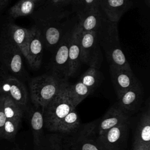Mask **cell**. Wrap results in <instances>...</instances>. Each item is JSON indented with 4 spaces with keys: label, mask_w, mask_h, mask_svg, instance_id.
Returning <instances> with one entry per match:
<instances>
[{
    "label": "cell",
    "mask_w": 150,
    "mask_h": 150,
    "mask_svg": "<svg viewBox=\"0 0 150 150\" xmlns=\"http://www.w3.org/2000/svg\"><path fill=\"white\" fill-rule=\"evenodd\" d=\"M21 50L5 36L0 40V62L11 73L21 75L23 71Z\"/></svg>",
    "instance_id": "cell-7"
},
{
    "label": "cell",
    "mask_w": 150,
    "mask_h": 150,
    "mask_svg": "<svg viewBox=\"0 0 150 150\" xmlns=\"http://www.w3.org/2000/svg\"><path fill=\"white\" fill-rule=\"evenodd\" d=\"M129 122L115 126L101 135L97 141L102 150H122L125 146L128 134Z\"/></svg>",
    "instance_id": "cell-8"
},
{
    "label": "cell",
    "mask_w": 150,
    "mask_h": 150,
    "mask_svg": "<svg viewBox=\"0 0 150 150\" xmlns=\"http://www.w3.org/2000/svg\"><path fill=\"white\" fill-rule=\"evenodd\" d=\"M134 135L132 150H150V111L149 99Z\"/></svg>",
    "instance_id": "cell-13"
},
{
    "label": "cell",
    "mask_w": 150,
    "mask_h": 150,
    "mask_svg": "<svg viewBox=\"0 0 150 150\" xmlns=\"http://www.w3.org/2000/svg\"><path fill=\"white\" fill-rule=\"evenodd\" d=\"M99 0H73L71 3L72 12L77 15L99 5Z\"/></svg>",
    "instance_id": "cell-27"
},
{
    "label": "cell",
    "mask_w": 150,
    "mask_h": 150,
    "mask_svg": "<svg viewBox=\"0 0 150 150\" xmlns=\"http://www.w3.org/2000/svg\"><path fill=\"white\" fill-rule=\"evenodd\" d=\"M80 125V117L77 113L76 109H73L59 122L53 132H67L77 128Z\"/></svg>",
    "instance_id": "cell-25"
},
{
    "label": "cell",
    "mask_w": 150,
    "mask_h": 150,
    "mask_svg": "<svg viewBox=\"0 0 150 150\" xmlns=\"http://www.w3.org/2000/svg\"><path fill=\"white\" fill-rule=\"evenodd\" d=\"M38 1H39V2H40V1H43V0H38Z\"/></svg>",
    "instance_id": "cell-33"
},
{
    "label": "cell",
    "mask_w": 150,
    "mask_h": 150,
    "mask_svg": "<svg viewBox=\"0 0 150 150\" xmlns=\"http://www.w3.org/2000/svg\"><path fill=\"white\" fill-rule=\"evenodd\" d=\"M68 81H65L56 96L42 110L44 127L50 132H54L59 122L71 111L73 107L69 95Z\"/></svg>",
    "instance_id": "cell-4"
},
{
    "label": "cell",
    "mask_w": 150,
    "mask_h": 150,
    "mask_svg": "<svg viewBox=\"0 0 150 150\" xmlns=\"http://www.w3.org/2000/svg\"><path fill=\"white\" fill-rule=\"evenodd\" d=\"M66 81L52 73L43 74L32 79L30 82V97L35 107L43 110Z\"/></svg>",
    "instance_id": "cell-3"
},
{
    "label": "cell",
    "mask_w": 150,
    "mask_h": 150,
    "mask_svg": "<svg viewBox=\"0 0 150 150\" xmlns=\"http://www.w3.org/2000/svg\"><path fill=\"white\" fill-rule=\"evenodd\" d=\"M143 95V88L139 83L118 96L117 103L122 110L131 114L141 106Z\"/></svg>",
    "instance_id": "cell-18"
},
{
    "label": "cell",
    "mask_w": 150,
    "mask_h": 150,
    "mask_svg": "<svg viewBox=\"0 0 150 150\" xmlns=\"http://www.w3.org/2000/svg\"><path fill=\"white\" fill-rule=\"evenodd\" d=\"M76 30L79 35L81 63L87 64L89 67L100 68L103 60V54L97 33L94 32H81L77 29Z\"/></svg>",
    "instance_id": "cell-5"
},
{
    "label": "cell",
    "mask_w": 150,
    "mask_h": 150,
    "mask_svg": "<svg viewBox=\"0 0 150 150\" xmlns=\"http://www.w3.org/2000/svg\"><path fill=\"white\" fill-rule=\"evenodd\" d=\"M80 47L78 32L74 26L69 47V72L68 79L74 76L81 66Z\"/></svg>",
    "instance_id": "cell-21"
},
{
    "label": "cell",
    "mask_w": 150,
    "mask_h": 150,
    "mask_svg": "<svg viewBox=\"0 0 150 150\" xmlns=\"http://www.w3.org/2000/svg\"><path fill=\"white\" fill-rule=\"evenodd\" d=\"M130 116V114L122 110L117 103H115L108 110L101 118L98 119L96 128L97 137L102 135L115 126L129 122Z\"/></svg>",
    "instance_id": "cell-12"
},
{
    "label": "cell",
    "mask_w": 150,
    "mask_h": 150,
    "mask_svg": "<svg viewBox=\"0 0 150 150\" xmlns=\"http://www.w3.org/2000/svg\"><path fill=\"white\" fill-rule=\"evenodd\" d=\"M110 73L117 97L139 83L131 69L110 65Z\"/></svg>",
    "instance_id": "cell-15"
},
{
    "label": "cell",
    "mask_w": 150,
    "mask_h": 150,
    "mask_svg": "<svg viewBox=\"0 0 150 150\" xmlns=\"http://www.w3.org/2000/svg\"><path fill=\"white\" fill-rule=\"evenodd\" d=\"M29 37L26 59L32 69H38L41 65L44 44L41 32L36 26L29 29Z\"/></svg>",
    "instance_id": "cell-16"
},
{
    "label": "cell",
    "mask_w": 150,
    "mask_h": 150,
    "mask_svg": "<svg viewBox=\"0 0 150 150\" xmlns=\"http://www.w3.org/2000/svg\"><path fill=\"white\" fill-rule=\"evenodd\" d=\"M0 103L2 110L7 119L21 121L23 109L9 96L2 94L0 96Z\"/></svg>",
    "instance_id": "cell-22"
},
{
    "label": "cell",
    "mask_w": 150,
    "mask_h": 150,
    "mask_svg": "<svg viewBox=\"0 0 150 150\" xmlns=\"http://www.w3.org/2000/svg\"><path fill=\"white\" fill-rule=\"evenodd\" d=\"M98 2L107 19L117 23L133 4L132 0H99Z\"/></svg>",
    "instance_id": "cell-19"
},
{
    "label": "cell",
    "mask_w": 150,
    "mask_h": 150,
    "mask_svg": "<svg viewBox=\"0 0 150 150\" xmlns=\"http://www.w3.org/2000/svg\"><path fill=\"white\" fill-rule=\"evenodd\" d=\"M20 122L21 121L7 119L3 127L2 135L8 138L13 137L18 129Z\"/></svg>",
    "instance_id": "cell-28"
},
{
    "label": "cell",
    "mask_w": 150,
    "mask_h": 150,
    "mask_svg": "<svg viewBox=\"0 0 150 150\" xmlns=\"http://www.w3.org/2000/svg\"><path fill=\"white\" fill-rule=\"evenodd\" d=\"M76 29L81 32L98 33L108 21L100 5L92 8L77 15Z\"/></svg>",
    "instance_id": "cell-9"
},
{
    "label": "cell",
    "mask_w": 150,
    "mask_h": 150,
    "mask_svg": "<svg viewBox=\"0 0 150 150\" xmlns=\"http://www.w3.org/2000/svg\"><path fill=\"white\" fill-rule=\"evenodd\" d=\"M73 0H43L35 15L37 21L69 16L66 8H71ZM41 2V1H40ZM72 11V9H71Z\"/></svg>",
    "instance_id": "cell-14"
},
{
    "label": "cell",
    "mask_w": 150,
    "mask_h": 150,
    "mask_svg": "<svg viewBox=\"0 0 150 150\" xmlns=\"http://www.w3.org/2000/svg\"><path fill=\"white\" fill-rule=\"evenodd\" d=\"M67 16L38 21L40 26H36L41 32L43 44L47 47H57L65 35L74 28L68 27L67 20H64Z\"/></svg>",
    "instance_id": "cell-6"
},
{
    "label": "cell",
    "mask_w": 150,
    "mask_h": 150,
    "mask_svg": "<svg viewBox=\"0 0 150 150\" xmlns=\"http://www.w3.org/2000/svg\"><path fill=\"white\" fill-rule=\"evenodd\" d=\"M7 120L1 107V104L0 103V134H2V129L6 120Z\"/></svg>",
    "instance_id": "cell-29"
},
{
    "label": "cell",
    "mask_w": 150,
    "mask_h": 150,
    "mask_svg": "<svg viewBox=\"0 0 150 150\" xmlns=\"http://www.w3.org/2000/svg\"><path fill=\"white\" fill-rule=\"evenodd\" d=\"M98 120L80 124L67 132H51L46 138L47 150H102L97 141Z\"/></svg>",
    "instance_id": "cell-1"
},
{
    "label": "cell",
    "mask_w": 150,
    "mask_h": 150,
    "mask_svg": "<svg viewBox=\"0 0 150 150\" xmlns=\"http://www.w3.org/2000/svg\"><path fill=\"white\" fill-rule=\"evenodd\" d=\"M2 77H3V76H2H2H1V75H0V84H1V80H2Z\"/></svg>",
    "instance_id": "cell-32"
},
{
    "label": "cell",
    "mask_w": 150,
    "mask_h": 150,
    "mask_svg": "<svg viewBox=\"0 0 150 150\" xmlns=\"http://www.w3.org/2000/svg\"><path fill=\"white\" fill-rule=\"evenodd\" d=\"M143 1L145 3L146 6L149 8L150 6V0H143Z\"/></svg>",
    "instance_id": "cell-31"
},
{
    "label": "cell",
    "mask_w": 150,
    "mask_h": 150,
    "mask_svg": "<svg viewBox=\"0 0 150 150\" xmlns=\"http://www.w3.org/2000/svg\"><path fill=\"white\" fill-rule=\"evenodd\" d=\"M5 36L18 47L23 56L26 59L29 37V29L13 23H9L6 27Z\"/></svg>",
    "instance_id": "cell-20"
},
{
    "label": "cell",
    "mask_w": 150,
    "mask_h": 150,
    "mask_svg": "<svg viewBox=\"0 0 150 150\" xmlns=\"http://www.w3.org/2000/svg\"><path fill=\"white\" fill-rule=\"evenodd\" d=\"M9 0H0V7H2L6 4Z\"/></svg>",
    "instance_id": "cell-30"
},
{
    "label": "cell",
    "mask_w": 150,
    "mask_h": 150,
    "mask_svg": "<svg viewBox=\"0 0 150 150\" xmlns=\"http://www.w3.org/2000/svg\"><path fill=\"white\" fill-rule=\"evenodd\" d=\"M67 90L72 104L75 108L84 98L93 92L91 89L79 80L73 84L69 83Z\"/></svg>",
    "instance_id": "cell-23"
},
{
    "label": "cell",
    "mask_w": 150,
    "mask_h": 150,
    "mask_svg": "<svg viewBox=\"0 0 150 150\" xmlns=\"http://www.w3.org/2000/svg\"><path fill=\"white\" fill-rule=\"evenodd\" d=\"M97 33L109 65L131 69L120 46L117 23L108 21Z\"/></svg>",
    "instance_id": "cell-2"
},
{
    "label": "cell",
    "mask_w": 150,
    "mask_h": 150,
    "mask_svg": "<svg viewBox=\"0 0 150 150\" xmlns=\"http://www.w3.org/2000/svg\"><path fill=\"white\" fill-rule=\"evenodd\" d=\"M30 124L33 135V149L47 150L46 137L44 132L43 111L39 107L32 110L30 116Z\"/></svg>",
    "instance_id": "cell-17"
},
{
    "label": "cell",
    "mask_w": 150,
    "mask_h": 150,
    "mask_svg": "<svg viewBox=\"0 0 150 150\" xmlns=\"http://www.w3.org/2000/svg\"><path fill=\"white\" fill-rule=\"evenodd\" d=\"M73 28L65 35L57 46L52 66V73L64 80L68 79L69 47Z\"/></svg>",
    "instance_id": "cell-10"
},
{
    "label": "cell",
    "mask_w": 150,
    "mask_h": 150,
    "mask_svg": "<svg viewBox=\"0 0 150 150\" xmlns=\"http://www.w3.org/2000/svg\"><path fill=\"white\" fill-rule=\"evenodd\" d=\"M100 80L101 75L99 68L89 67V68L81 75L79 81L89 87L93 91L98 86Z\"/></svg>",
    "instance_id": "cell-26"
},
{
    "label": "cell",
    "mask_w": 150,
    "mask_h": 150,
    "mask_svg": "<svg viewBox=\"0 0 150 150\" xmlns=\"http://www.w3.org/2000/svg\"><path fill=\"white\" fill-rule=\"evenodd\" d=\"M38 0H19L9 11L12 18H16L30 15L34 12Z\"/></svg>",
    "instance_id": "cell-24"
},
{
    "label": "cell",
    "mask_w": 150,
    "mask_h": 150,
    "mask_svg": "<svg viewBox=\"0 0 150 150\" xmlns=\"http://www.w3.org/2000/svg\"><path fill=\"white\" fill-rule=\"evenodd\" d=\"M0 92L9 96L23 110L28 101L26 90L17 78L12 76H3L1 81Z\"/></svg>",
    "instance_id": "cell-11"
}]
</instances>
